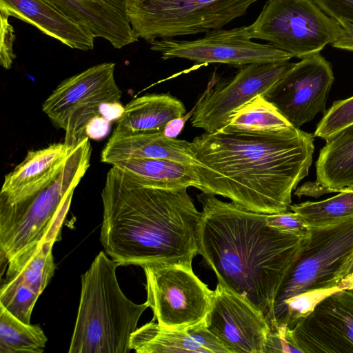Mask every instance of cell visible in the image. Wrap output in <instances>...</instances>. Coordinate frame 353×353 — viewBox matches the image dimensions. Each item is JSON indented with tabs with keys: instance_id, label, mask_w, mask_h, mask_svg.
Segmentation results:
<instances>
[{
	"instance_id": "cell-4",
	"label": "cell",
	"mask_w": 353,
	"mask_h": 353,
	"mask_svg": "<svg viewBox=\"0 0 353 353\" xmlns=\"http://www.w3.org/2000/svg\"><path fill=\"white\" fill-rule=\"evenodd\" d=\"M353 261V217L309 228L302 248L286 272L267 317L272 330L292 329L342 285Z\"/></svg>"
},
{
	"instance_id": "cell-5",
	"label": "cell",
	"mask_w": 353,
	"mask_h": 353,
	"mask_svg": "<svg viewBox=\"0 0 353 353\" xmlns=\"http://www.w3.org/2000/svg\"><path fill=\"white\" fill-rule=\"evenodd\" d=\"M121 265L101 251L81 276V289L70 353H128L131 334L148 307L123 293L116 269Z\"/></svg>"
},
{
	"instance_id": "cell-21",
	"label": "cell",
	"mask_w": 353,
	"mask_h": 353,
	"mask_svg": "<svg viewBox=\"0 0 353 353\" xmlns=\"http://www.w3.org/2000/svg\"><path fill=\"white\" fill-rule=\"evenodd\" d=\"M185 112L183 103L170 93L147 94L132 99L124 107L112 134L162 131L169 121Z\"/></svg>"
},
{
	"instance_id": "cell-9",
	"label": "cell",
	"mask_w": 353,
	"mask_h": 353,
	"mask_svg": "<svg viewBox=\"0 0 353 353\" xmlns=\"http://www.w3.org/2000/svg\"><path fill=\"white\" fill-rule=\"evenodd\" d=\"M114 68V63H103L69 77L43 103V112L65 130L64 142L70 147L87 138V125L103 117L107 103L120 102L122 92L115 81Z\"/></svg>"
},
{
	"instance_id": "cell-12",
	"label": "cell",
	"mask_w": 353,
	"mask_h": 353,
	"mask_svg": "<svg viewBox=\"0 0 353 353\" xmlns=\"http://www.w3.org/2000/svg\"><path fill=\"white\" fill-rule=\"evenodd\" d=\"M289 61L240 66L232 77L209 89L194 106L191 124L212 133L221 130L234 111L264 96L294 65Z\"/></svg>"
},
{
	"instance_id": "cell-1",
	"label": "cell",
	"mask_w": 353,
	"mask_h": 353,
	"mask_svg": "<svg viewBox=\"0 0 353 353\" xmlns=\"http://www.w3.org/2000/svg\"><path fill=\"white\" fill-rule=\"evenodd\" d=\"M191 146L197 189L263 214L290 209L314 151V136L293 126L271 132H205Z\"/></svg>"
},
{
	"instance_id": "cell-29",
	"label": "cell",
	"mask_w": 353,
	"mask_h": 353,
	"mask_svg": "<svg viewBox=\"0 0 353 353\" xmlns=\"http://www.w3.org/2000/svg\"><path fill=\"white\" fill-rule=\"evenodd\" d=\"M353 123V97L334 102L318 123L314 136L325 140Z\"/></svg>"
},
{
	"instance_id": "cell-24",
	"label": "cell",
	"mask_w": 353,
	"mask_h": 353,
	"mask_svg": "<svg viewBox=\"0 0 353 353\" xmlns=\"http://www.w3.org/2000/svg\"><path fill=\"white\" fill-rule=\"evenodd\" d=\"M53 244L41 242L15 255L7 263L5 279H17L41 294L55 272Z\"/></svg>"
},
{
	"instance_id": "cell-28",
	"label": "cell",
	"mask_w": 353,
	"mask_h": 353,
	"mask_svg": "<svg viewBox=\"0 0 353 353\" xmlns=\"http://www.w3.org/2000/svg\"><path fill=\"white\" fill-rule=\"evenodd\" d=\"M39 296L29 285L17 279H5L1 285L0 304L21 321L30 323Z\"/></svg>"
},
{
	"instance_id": "cell-36",
	"label": "cell",
	"mask_w": 353,
	"mask_h": 353,
	"mask_svg": "<svg viewBox=\"0 0 353 353\" xmlns=\"http://www.w3.org/2000/svg\"><path fill=\"white\" fill-rule=\"evenodd\" d=\"M330 193V191L323 185L316 181L315 182H306L299 187L294 192L299 196H309L319 197L324 194Z\"/></svg>"
},
{
	"instance_id": "cell-11",
	"label": "cell",
	"mask_w": 353,
	"mask_h": 353,
	"mask_svg": "<svg viewBox=\"0 0 353 353\" xmlns=\"http://www.w3.org/2000/svg\"><path fill=\"white\" fill-rule=\"evenodd\" d=\"M248 27L214 29L194 41L161 38L152 41L151 49L163 59L181 58L199 63H220L242 66L256 63L288 61L293 57L270 44L254 42Z\"/></svg>"
},
{
	"instance_id": "cell-3",
	"label": "cell",
	"mask_w": 353,
	"mask_h": 353,
	"mask_svg": "<svg viewBox=\"0 0 353 353\" xmlns=\"http://www.w3.org/2000/svg\"><path fill=\"white\" fill-rule=\"evenodd\" d=\"M197 199L202 205L198 254L218 283L246 299L267 319L307 234L274 229L266 223V214L221 201L212 194L201 192Z\"/></svg>"
},
{
	"instance_id": "cell-10",
	"label": "cell",
	"mask_w": 353,
	"mask_h": 353,
	"mask_svg": "<svg viewBox=\"0 0 353 353\" xmlns=\"http://www.w3.org/2000/svg\"><path fill=\"white\" fill-rule=\"evenodd\" d=\"M146 279L145 303L152 320L171 329H188L205 323L214 290L193 272L192 268L175 264L142 267Z\"/></svg>"
},
{
	"instance_id": "cell-2",
	"label": "cell",
	"mask_w": 353,
	"mask_h": 353,
	"mask_svg": "<svg viewBox=\"0 0 353 353\" xmlns=\"http://www.w3.org/2000/svg\"><path fill=\"white\" fill-rule=\"evenodd\" d=\"M100 241L121 265L175 264L192 268L202 212L187 189L140 183L112 165L101 192Z\"/></svg>"
},
{
	"instance_id": "cell-35",
	"label": "cell",
	"mask_w": 353,
	"mask_h": 353,
	"mask_svg": "<svg viewBox=\"0 0 353 353\" xmlns=\"http://www.w3.org/2000/svg\"><path fill=\"white\" fill-rule=\"evenodd\" d=\"M110 122L103 117H95L86 127L85 134L87 137L94 139L103 138L109 132Z\"/></svg>"
},
{
	"instance_id": "cell-31",
	"label": "cell",
	"mask_w": 353,
	"mask_h": 353,
	"mask_svg": "<svg viewBox=\"0 0 353 353\" xmlns=\"http://www.w3.org/2000/svg\"><path fill=\"white\" fill-rule=\"evenodd\" d=\"M9 16L1 12V48L0 63L5 69H10L15 58L12 44L15 36L12 26L8 23Z\"/></svg>"
},
{
	"instance_id": "cell-17",
	"label": "cell",
	"mask_w": 353,
	"mask_h": 353,
	"mask_svg": "<svg viewBox=\"0 0 353 353\" xmlns=\"http://www.w3.org/2000/svg\"><path fill=\"white\" fill-rule=\"evenodd\" d=\"M73 148L63 141L29 151L5 176L0 203H15L43 188L60 172Z\"/></svg>"
},
{
	"instance_id": "cell-16",
	"label": "cell",
	"mask_w": 353,
	"mask_h": 353,
	"mask_svg": "<svg viewBox=\"0 0 353 353\" xmlns=\"http://www.w3.org/2000/svg\"><path fill=\"white\" fill-rule=\"evenodd\" d=\"M89 30L120 49L138 41L128 14V0H46Z\"/></svg>"
},
{
	"instance_id": "cell-7",
	"label": "cell",
	"mask_w": 353,
	"mask_h": 353,
	"mask_svg": "<svg viewBox=\"0 0 353 353\" xmlns=\"http://www.w3.org/2000/svg\"><path fill=\"white\" fill-rule=\"evenodd\" d=\"M257 1L128 0L127 6L137 36L151 42L221 28Z\"/></svg>"
},
{
	"instance_id": "cell-38",
	"label": "cell",
	"mask_w": 353,
	"mask_h": 353,
	"mask_svg": "<svg viewBox=\"0 0 353 353\" xmlns=\"http://www.w3.org/2000/svg\"><path fill=\"white\" fill-rule=\"evenodd\" d=\"M342 285L344 290H353V261L342 280Z\"/></svg>"
},
{
	"instance_id": "cell-15",
	"label": "cell",
	"mask_w": 353,
	"mask_h": 353,
	"mask_svg": "<svg viewBox=\"0 0 353 353\" xmlns=\"http://www.w3.org/2000/svg\"><path fill=\"white\" fill-rule=\"evenodd\" d=\"M205 320L229 353H263L271 330L265 315L246 299L218 283Z\"/></svg>"
},
{
	"instance_id": "cell-26",
	"label": "cell",
	"mask_w": 353,
	"mask_h": 353,
	"mask_svg": "<svg viewBox=\"0 0 353 353\" xmlns=\"http://www.w3.org/2000/svg\"><path fill=\"white\" fill-rule=\"evenodd\" d=\"M47 341L39 325L21 321L0 304V353H42Z\"/></svg>"
},
{
	"instance_id": "cell-34",
	"label": "cell",
	"mask_w": 353,
	"mask_h": 353,
	"mask_svg": "<svg viewBox=\"0 0 353 353\" xmlns=\"http://www.w3.org/2000/svg\"><path fill=\"white\" fill-rule=\"evenodd\" d=\"M340 26V32L332 47L353 52V21L341 20L337 21Z\"/></svg>"
},
{
	"instance_id": "cell-27",
	"label": "cell",
	"mask_w": 353,
	"mask_h": 353,
	"mask_svg": "<svg viewBox=\"0 0 353 353\" xmlns=\"http://www.w3.org/2000/svg\"><path fill=\"white\" fill-rule=\"evenodd\" d=\"M309 228L323 227L353 217V187L320 201H306L291 205Z\"/></svg>"
},
{
	"instance_id": "cell-20",
	"label": "cell",
	"mask_w": 353,
	"mask_h": 353,
	"mask_svg": "<svg viewBox=\"0 0 353 353\" xmlns=\"http://www.w3.org/2000/svg\"><path fill=\"white\" fill-rule=\"evenodd\" d=\"M136 159H166L196 165L191 142L170 139L163 130L125 135L112 134L101 155L102 162L113 165Z\"/></svg>"
},
{
	"instance_id": "cell-32",
	"label": "cell",
	"mask_w": 353,
	"mask_h": 353,
	"mask_svg": "<svg viewBox=\"0 0 353 353\" xmlns=\"http://www.w3.org/2000/svg\"><path fill=\"white\" fill-rule=\"evenodd\" d=\"M328 17L336 21H353V0H312Z\"/></svg>"
},
{
	"instance_id": "cell-25",
	"label": "cell",
	"mask_w": 353,
	"mask_h": 353,
	"mask_svg": "<svg viewBox=\"0 0 353 353\" xmlns=\"http://www.w3.org/2000/svg\"><path fill=\"white\" fill-rule=\"evenodd\" d=\"M292 125L263 96L241 106L230 116L221 130L243 132H271Z\"/></svg>"
},
{
	"instance_id": "cell-18",
	"label": "cell",
	"mask_w": 353,
	"mask_h": 353,
	"mask_svg": "<svg viewBox=\"0 0 353 353\" xmlns=\"http://www.w3.org/2000/svg\"><path fill=\"white\" fill-rule=\"evenodd\" d=\"M130 347L137 353H229L205 323L179 330L152 320L131 334Z\"/></svg>"
},
{
	"instance_id": "cell-30",
	"label": "cell",
	"mask_w": 353,
	"mask_h": 353,
	"mask_svg": "<svg viewBox=\"0 0 353 353\" xmlns=\"http://www.w3.org/2000/svg\"><path fill=\"white\" fill-rule=\"evenodd\" d=\"M268 225L281 232L296 234H306L309 227L294 212L266 214Z\"/></svg>"
},
{
	"instance_id": "cell-13",
	"label": "cell",
	"mask_w": 353,
	"mask_h": 353,
	"mask_svg": "<svg viewBox=\"0 0 353 353\" xmlns=\"http://www.w3.org/2000/svg\"><path fill=\"white\" fill-rule=\"evenodd\" d=\"M334 79L332 65L319 53L295 63L263 97L299 128L325 110Z\"/></svg>"
},
{
	"instance_id": "cell-19",
	"label": "cell",
	"mask_w": 353,
	"mask_h": 353,
	"mask_svg": "<svg viewBox=\"0 0 353 353\" xmlns=\"http://www.w3.org/2000/svg\"><path fill=\"white\" fill-rule=\"evenodd\" d=\"M0 11L30 23L71 48L92 50L94 37L46 0H0Z\"/></svg>"
},
{
	"instance_id": "cell-37",
	"label": "cell",
	"mask_w": 353,
	"mask_h": 353,
	"mask_svg": "<svg viewBox=\"0 0 353 353\" xmlns=\"http://www.w3.org/2000/svg\"><path fill=\"white\" fill-rule=\"evenodd\" d=\"M194 110V108L185 115L169 121L163 130V134L168 138L176 139L183 130L185 121L189 119L190 115L193 114Z\"/></svg>"
},
{
	"instance_id": "cell-22",
	"label": "cell",
	"mask_w": 353,
	"mask_h": 353,
	"mask_svg": "<svg viewBox=\"0 0 353 353\" xmlns=\"http://www.w3.org/2000/svg\"><path fill=\"white\" fill-rule=\"evenodd\" d=\"M316 163V181L330 192L353 187V123L325 140Z\"/></svg>"
},
{
	"instance_id": "cell-8",
	"label": "cell",
	"mask_w": 353,
	"mask_h": 353,
	"mask_svg": "<svg viewBox=\"0 0 353 353\" xmlns=\"http://www.w3.org/2000/svg\"><path fill=\"white\" fill-rule=\"evenodd\" d=\"M247 27L250 39L266 41L301 59L320 53L340 32L339 23L312 0H268Z\"/></svg>"
},
{
	"instance_id": "cell-23",
	"label": "cell",
	"mask_w": 353,
	"mask_h": 353,
	"mask_svg": "<svg viewBox=\"0 0 353 353\" xmlns=\"http://www.w3.org/2000/svg\"><path fill=\"white\" fill-rule=\"evenodd\" d=\"M117 167L143 185L169 190L197 188L195 166L166 159H136L117 162Z\"/></svg>"
},
{
	"instance_id": "cell-33",
	"label": "cell",
	"mask_w": 353,
	"mask_h": 353,
	"mask_svg": "<svg viewBox=\"0 0 353 353\" xmlns=\"http://www.w3.org/2000/svg\"><path fill=\"white\" fill-rule=\"evenodd\" d=\"M287 327L270 330L265 340L263 353L301 352L288 339Z\"/></svg>"
},
{
	"instance_id": "cell-6",
	"label": "cell",
	"mask_w": 353,
	"mask_h": 353,
	"mask_svg": "<svg viewBox=\"0 0 353 353\" xmlns=\"http://www.w3.org/2000/svg\"><path fill=\"white\" fill-rule=\"evenodd\" d=\"M91 146L85 138L73 148L63 168L43 188L12 203H0V259L8 262L41 242L55 243L74 189L90 166Z\"/></svg>"
},
{
	"instance_id": "cell-14",
	"label": "cell",
	"mask_w": 353,
	"mask_h": 353,
	"mask_svg": "<svg viewBox=\"0 0 353 353\" xmlns=\"http://www.w3.org/2000/svg\"><path fill=\"white\" fill-rule=\"evenodd\" d=\"M287 336L302 353H353V290L321 300Z\"/></svg>"
}]
</instances>
